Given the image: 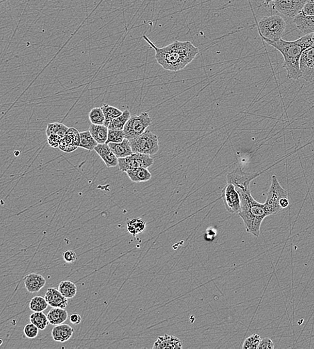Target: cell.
Masks as SVG:
<instances>
[{"label": "cell", "instance_id": "cell-1", "mask_svg": "<svg viewBox=\"0 0 314 349\" xmlns=\"http://www.w3.org/2000/svg\"><path fill=\"white\" fill-rule=\"evenodd\" d=\"M142 37L154 49L157 62L165 70L178 72L183 70L199 53V49L190 41L176 40L165 47L159 48L146 35Z\"/></svg>", "mask_w": 314, "mask_h": 349}, {"label": "cell", "instance_id": "cell-2", "mask_svg": "<svg viewBox=\"0 0 314 349\" xmlns=\"http://www.w3.org/2000/svg\"><path fill=\"white\" fill-rule=\"evenodd\" d=\"M268 45L274 47L281 53L284 58L283 67L289 79L299 80L301 78L299 61L301 55L306 49L313 45L312 34L305 35L294 41H286L283 39L270 40L264 38Z\"/></svg>", "mask_w": 314, "mask_h": 349}, {"label": "cell", "instance_id": "cell-3", "mask_svg": "<svg viewBox=\"0 0 314 349\" xmlns=\"http://www.w3.org/2000/svg\"><path fill=\"white\" fill-rule=\"evenodd\" d=\"M237 191L241 200V208L239 215L244 222L245 229L248 233L259 237L263 221L269 216L267 205L265 203L256 201L252 196L250 190Z\"/></svg>", "mask_w": 314, "mask_h": 349}, {"label": "cell", "instance_id": "cell-4", "mask_svg": "<svg viewBox=\"0 0 314 349\" xmlns=\"http://www.w3.org/2000/svg\"><path fill=\"white\" fill-rule=\"evenodd\" d=\"M258 26L263 38L278 40L282 38L285 33L286 22L280 16L273 15L261 19Z\"/></svg>", "mask_w": 314, "mask_h": 349}, {"label": "cell", "instance_id": "cell-5", "mask_svg": "<svg viewBox=\"0 0 314 349\" xmlns=\"http://www.w3.org/2000/svg\"><path fill=\"white\" fill-rule=\"evenodd\" d=\"M133 153L153 155L160 149L158 136L150 130H146L140 136L129 140Z\"/></svg>", "mask_w": 314, "mask_h": 349}, {"label": "cell", "instance_id": "cell-6", "mask_svg": "<svg viewBox=\"0 0 314 349\" xmlns=\"http://www.w3.org/2000/svg\"><path fill=\"white\" fill-rule=\"evenodd\" d=\"M151 123L152 120L148 112L131 116L123 130L125 139L131 140L140 136Z\"/></svg>", "mask_w": 314, "mask_h": 349}, {"label": "cell", "instance_id": "cell-7", "mask_svg": "<svg viewBox=\"0 0 314 349\" xmlns=\"http://www.w3.org/2000/svg\"><path fill=\"white\" fill-rule=\"evenodd\" d=\"M285 197H288L286 190L280 185L276 175H273L271 186L267 193V200L264 202L267 205L269 216L278 214L282 210L280 203V200Z\"/></svg>", "mask_w": 314, "mask_h": 349}, {"label": "cell", "instance_id": "cell-8", "mask_svg": "<svg viewBox=\"0 0 314 349\" xmlns=\"http://www.w3.org/2000/svg\"><path fill=\"white\" fill-rule=\"evenodd\" d=\"M153 159L150 155L145 154L133 153L123 158L118 159V166L120 171L126 172L134 168H149L153 164Z\"/></svg>", "mask_w": 314, "mask_h": 349}, {"label": "cell", "instance_id": "cell-9", "mask_svg": "<svg viewBox=\"0 0 314 349\" xmlns=\"http://www.w3.org/2000/svg\"><path fill=\"white\" fill-rule=\"evenodd\" d=\"M308 0H274L273 8L278 13L289 18H296L300 14Z\"/></svg>", "mask_w": 314, "mask_h": 349}, {"label": "cell", "instance_id": "cell-10", "mask_svg": "<svg viewBox=\"0 0 314 349\" xmlns=\"http://www.w3.org/2000/svg\"><path fill=\"white\" fill-rule=\"evenodd\" d=\"M222 198L226 210L229 213L239 214L241 208V196L233 184H227L224 187Z\"/></svg>", "mask_w": 314, "mask_h": 349}, {"label": "cell", "instance_id": "cell-11", "mask_svg": "<svg viewBox=\"0 0 314 349\" xmlns=\"http://www.w3.org/2000/svg\"><path fill=\"white\" fill-rule=\"evenodd\" d=\"M259 175V173H245L241 168H236L227 175V183L233 184L237 190H250V182Z\"/></svg>", "mask_w": 314, "mask_h": 349}, {"label": "cell", "instance_id": "cell-12", "mask_svg": "<svg viewBox=\"0 0 314 349\" xmlns=\"http://www.w3.org/2000/svg\"><path fill=\"white\" fill-rule=\"evenodd\" d=\"M301 78L312 82L314 79V44L303 51L299 61Z\"/></svg>", "mask_w": 314, "mask_h": 349}, {"label": "cell", "instance_id": "cell-13", "mask_svg": "<svg viewBox=\"0 0 314 349\" xmlns=\"http://www.w3.org/2000/svg\"><path fill=\"white\" fill-rule=\"evenodd\" d=\"M80 143V132L74 128H69L64 137L62 139L59 148L66 152H73Z\"/></svg>", "mask_w": 314, "mask_h": 349}, {"label": "cell", "instance_id": "cell-14", "mask_svg": "<svg viewBox=\"0 0 314 349\" xmlns=\"http://www.w3.org/2000/svg\"><path fill=\"white\" fill-rule=\"evenodd\" d=\"M95 151L98 154L100 158L105 163L106 166L108 168L115 167L117 166L119 163H118V158L116 155L113 152L109 145L107 143L105 144H99L98 146L95 147Z\"/></svg>", "mask_w": 314, "mask_h": 349}, {"label": "cell", "instance_id": "cell-15", "mask_svg": "<svg viewBox=\"0 0 314 349\" xmlns=\"http://www.w3.org/2000/svg\"><path fill=\"white\" fill-rule=\"evenodd\" d=\"M45 299L52 308H66L68 306V299L60 292L59 289L49 288L45 294Z\"/></svg>", "mask_w": 314, "mask_h": 349}, {"label": "cell", "instance_id": "cell-16", "mask_svg": "<svg viewBox=\"0 0 314 349\" xmlns=\"http://www.w3.org/2000/svg\"><path fill=\"white\" fill-rule=\"evenodd\" d=\"M23 279L26 290L32 294L40 292L47 283L45 278L38 274H28Z\"/></svg>", "mask_w": 314, "mask_h": 349}, {"label": "cell", "instance_id": "cell-17", "mask_svg": "<svg viewBox=\"0 0 314 349\" xmlns=\"http://www.w3.org/2000/svg\"><path fill=\"white\" fill-rule=\"evenodd\" d=\"M74 332L75 329L69 324H61L53 328L51 334L54 341L65 343L71 338Z\"/></svg>", "mask_w": 314, "mask_h": 349}, {"label": "cell", "instance_id": "cell-18", "mask_svg": "<svg viewBox=\"0 0 314 349\" xmlns=\"http://www.w3.org/2000/svg\"><path fill=\"white\" fill-rule=\"evenodd\" d=\"M182 348V342L174 336L165 334L160 336L153 345V349H178Z\"/></svg>", "mask_w": 314, "mask_h": 349}, {"label": "cell", "instance_id": "cell-19", "mask_svg": "<svg viewBox=\"0 0 314 349\" xmlns=\"http://www.w3.org/2000/svg\"><path fill=\"white\" fill-rule=\"evenodd\" d=\"M294 23L304 35L314 33V17H307L302 13L294 18Z\"/></svg>", "mask_w": 314, "mask_h": 349}, {"label": "cell", "instance_id": "cell-20", "mask_svg": "<svg viewBox=\"0 0 314 349\" xmlns=\"http://www.w3.org/2000/svg\"><path fill=\"white\" fill-rule=\"evenodd\" d=\"M108 145L118 159L128 157L133 153L128 139H125L123 142L119 143H109Z\"/></svg>", "mask_w": 314, "mask_h": 349}, {"label": "cell", "instance_id": "cell-21", "mask_svg": "<svg viewBox=\"0 0 314 349\" xmlns=\"http://www.w3.org/2000/svg\"><path fill=\"white\" fill-rule=\"evenodd\" d=\"M125 173L133 183H143V182H148L151 180V177H152L148 168H134V169L128 170Z\"/></svg>", "mask_w": 314, "mask_h": 349}, {"label": "cell", "instance_id": "cell-22", "mask_svg": "<svg viewBox=\"0 0 314 349\" xmlns=\"http://www.w3.org/2000/svg\"><path fill=\"white\" fill-rule=\"evenodd\" d=\"M47 317L50 324L56 326L64 323L68 315L65 308H52L48 313Z\"/></svg>", "mask_w": 314, "mask_h": 349}, {"label": "cell", "instance_id": "cell-23", "mask_svg": "<svg viewBox=\"0 0 314 349\" xmlns=\"http://www.w3.org/2000/svg\"><path fill=\"white\" fill-rule=\"evenodd\" d=\"M90 132L93 136L98 144H105L108 139L109 129L105 125H90Z\"/></svg>", "mask_w": 314, "mask_h": 349}, {"label": "cell", "instance_id": "cell-24", "mask_svg": "<svg viewBox=\"0 0 314 349\" xmlns=\"http://www.w3.org/2000/svg\"><path fill=\"white\" fill-rule=\"evenodd\" d=\"M98 143L95 141L89 130L80 132V143L79 147L89 150H94Z\"/></svg>", "mask_w": 314, "mask_h": 349}, {"label": "cell", "instance_id": "cell-25", "mask_svg": "<svg viewBox=\"0 0 314 349\" xmlns=\"http://www.w3.org/2000/svg\"><path fill=\"white\" fill-rule=\"evenodd\" d=\"M146 224L144 220L139 218H134L130 219L127 222V228L129 233L133 237L143 233L146 230Z\"/></svg>", "mask_w": 314, "mask_h": 349}, {"label": "cell", "instance_id": "cell-26", "mask_svg": "<svg viewBox=\"0 0 314 349\" xmlns=\"http://www.w3.org/2000/svg\"><path fill=\"white\" fill-rule=\"evenodd\" d=\"M59 290L67 299L73 298L77 293V288L75 283L68 280L62 281L59 283Z\"/></svg>", "mask_w": 314, "mask_h": 349}, {"label": "cell", "instance_id": "cell-27", "mask_svg": "<svg viewBox=\"0 0 314 349\" xmlns=\"http://www.w3.org/2000/svg\"><path fill=\"white\" fill-rule=\"evenodd\" d=\"M130 118H131V113L128 110H125L123 111V114L121 116L114 118L110 122L108 129H112V130H123Z\"/></svg>", "mask_w": 314, "mask_h": 349}, {"label": "cell", "instance_id": "cell-28", "mask_svg": "<svg viewBox=\"0 0 314 349\" xmlns=\"http://www.w3.org/2000/svg\"><path fill=\"white\" fill-rule=\"evenodd\" d=\"M100 108L103 110L104 115H105V120L104 125L107 127H109V123L112 120L123 114V111L120 110L117 108L109 105V104H103Z\"/></svg>", "mask_w": 314, "mask_h": 349}, {"label": "cell", "instance_id": "cell-29", "mask_svg": "<svg viewBox=\"0 0 314 349\" xmlns=\"http://www.w3.org/2000/svg\"><path fill=\"white\" fill-rule=\"evenodd\" d=\"M30 320L41 331L45 330L46 328L50 324L49 318L43 312H36L32 313L30 316Z\"/></svg>", "mask_w": 314, "mask_h": 349}, {"label": "cell", "instance_id": "cell-30", "mask_svg": "<svg viewBox=\"0 0 314 349\" xmlns=\"http://www.w3.org/2000/svg\"><path fill=\"white\" fill-rule=\"evenodd\" d=\"M68 129L69 128L67 127L66 125L62 123H58V122L50 123L47 126L46 133H47V137L50 136L51 134H56L63 138Z\"/></svg>", "mask_w": 314, "mask_h": 349}, {"label": "cell", "instance_id": "cell-31", "mask_svg": "<svg viewBox=\"0 0 314 349\" xmlns=\"http://www.w3.org/2000/svg\"><path fill=\"white\" fill-rule=\"evenodd\" d=\"M49 304L46 300L45 297L37 295L33 297L30 302V308L33 312H44L47 309Z\"/></svg>", "mask_w": 314, "mask_h": 349}, {"label": "cell", "instance_id": "cell-32", "mask_svg": "<svg viewBox=\"0 0 314 349\" xmlns=\"http://www.w3.org/2000/svg\"><path fill=\"white\" fill-rule=\"evenodd\" d=\"M90 122L93 125H104L105 115L101 108H94L90 111L89 114Z\"/></svg>", "mask_w": 314, "mask_h": 349}, {"label": "cell", "instance_id": "cell-33", "mask_svg": "<svg viewBox=\"0 0 314 349\" xmlns=\"http://www.w3.org/2000/svg\"><path fill=\"white\" fill-rule=\"evenodd\" d=\"M262 341L260 336L257 334H252L249 337L246 338L242 347L244 349H258L259 344Z\"/></svg>", "mask_w": 314, "mask_h": 349}, {"label": "cell", "instance_id": "cell-34", "mask_svg": "<svg viewBox=\"0 0 314 349\" xmlns=\"http://www.w3.org/2000/svg\"><path fill=\"white\" fill-rule=\"evenodd\" d=\"M125 139L124 132L123 130H112L109 129L108 139L107 144L109 143H119Z\"/></svg>", "mask_w": 314, "mask_h": 349}, {"label": "cell", "instance_id": "cell-35", "mask_svg": "<svg viewBox=\"0 0 314 349\" xmlns=\"http://www.w3.org/2000/svg\"><path fill=\"white\" fill-rule=\"evenodd\" d=\"M40 329L36 325L32 323L27 324L24 327V333L28 338H35L38 336Z\"/></svg>", "mask_w": 314, "mask_h": 349}, {"label": "cell", "instance_id": "cell-36", "mask_svg": "<svg viewBox=\"0 0 314 349\" xmlns=\"http://www.w3.org/2000/svg\"><path fill=\"white\" fill-rule=\"evenodd\" d=\"M301 13L307 17H314V0H308Z\"/></svg>", "mask_w": 314, "mask_h": 349}, {"label": "cell", "instance_id": "cell-37", "mask_svg": "<svg viewBox=\"0 0 314 349\" xmlns=\"http://www.w3.org/2000/svg\"><path fill=\"white\" fill-rule=\"evenodd\" d=\"M62 139L63 138L58 134H51L50 136H48V143L53 148H58L61 144Z\"/></svg>", "mask_w": 314, "mask_h": 349}, {"label": "cell", "instance_id": "cell-38", "mask_svg": "<svg viewBox=\"0 0 314 349\" xmlns=\"http://www.w3.org/2000/svg\"><path fill=\"white\" fill-rule=\"evenodd\" d=\"M77 254L74 251L72 250H68L63 253V259L65 262L68 263H72L77 260Z\"/></svg>", "mask_w": 314, "mask_h": 349}, {"label": "cell", "instance_id": "cell-39", "mask_svg": "<svg viewBox=\"0 0 314 349\" xmlns=\"http://www.w3.org/2000/svg\"><path fill=\"white\" fill-rule=\"evenodd\" d=\"M274 349V343L272 340L269 338H264L262 339L259 344L258 349Z\"/></svg>", "mask_w": 314, "mask_h": 349}, {"label": "cell", "instance_id": "cell-40", "mask_svg": "<svg viewBox=\"0 0 314 349\" xmlns=\"http://www.w3.org/2000/svg\"><path fill=\"white\" fill-rule=\"evenodd\" d=\"M69 320L72 324L77 325V324L81 323L82 318H81V316L78 314V313H72V314L69 316Z\"/></svg>", "mask_w": 314, "mask_h": 349}, {"label": "cell", "instance_id": "cell-41", "mask_svg": "<svg viewBox=\"0 0 314 349\" xmlns=\"http://www.w3.org/2000/svg\"><path fill=\"white\" fill-rule=\"evenodd\" d=\"M280 203L282 209L287 208L289 204L288 197L281 198V199L280 200Z\"/></svg>", "mask_w": 314, "mask_h": 349}, {"label": "cell", "instance_id": "cell-42", "mask_svg": "<svg viewBox=\"0 0 314 349\" xmlns=\"http://www.w3.org/2000/svg\"><path fill=\"white\" fill-rule=\"evenodd\" d=\"M262 1L264 6H269L270 3L274 1V0H262Z\"/></svg>", "mask_w": 314, "mask_h": 349}, {"label": "cell", "instance_id": "cell-43", "mask_svg": "<svg viewBox=\"0 0 314 349\" xmlns=\"http://www.w3.org/2000/svg\"><path fill=\"white\" fill-rule=\"evenodd\" d=\"M312 40H313V42L314 44V33L312 34Z\"/></svg>", "mask_w": 314, "mask_h": 349}]
</instances>
